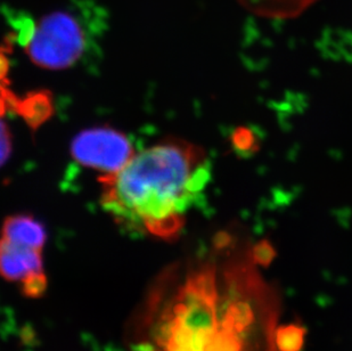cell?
Instances as JSON below:
<instances>
[{"label":"cell","mask_w":352,"mask_h":351,"mask_svg":"<svg viewBox=\"0 0 352 351\" xmlns=\"http://www.w3.org/2000/svg\"><path fill=\"white\" fill-rule=\"evenodd\" d=\"M43 272L40 250L0 239V276L7 281H22L32 273Z\"/></svg>","instance_id":"5b68a950"},{"label":"cell","mask_w":352,"mask_h":351,"mask_svg":"<svg viewBox=\"0 0 352 351\" xmlns=\"http://www.w3.org/2000/svg\"><path fill=\"white\" fill-rule=\"evenodd\" d=\"M12 43L8 40L6 46L0 47V83H7L6 76L10 70V62L7 57V52H8V43Z\"/></svg>","instance_id":"5bb4252c"},{"label":"cell","mask_w":352,"mask_h":351,"mask_svg":"<svg viewBox=\"0 0 352 351\" xmlns=\"http://www.w3.org/2000/svg\"><path fill=\"white\" fill-rule=\"evenodd\" d=\"M78 3L76 10H55L36 23L24 46L32 63L48 70H65L81 63L97 47V38L105 29L103 12L88 0Z\"/></svg>","instance_id":"7a4b0ae2"},{"label":"cell","mask_w":352,"mask_h":351,"mask_svg":"<svg viewBox=\"0 0 352 351\" xmlns=\"http://www.w3.org/2000/svg\"><path fill=\"white\" fill-rule=\"evenodd\" d=\"M12 152V135L6 123L0 120V167L3 166Z\"/></svg>","instance_id":"4fadbf2b"},{"label":"cell","mask_w":352,"mask_h":351,"mask_svg":"<svg viewBox=\"0 0 352 351\" xmlns=\"http://www.w3.org/2000/svg\"><path fill=\"white\" fill-rule=\"evenodd\" d=\"M210 177L211 166L202 147L164 140L136 153L118 173L100 177V202L126 228L175 239Z\"/></svg>","instance_id":"6da1fadb"},{"label":"cell","mask_w":352,"mask_h":351,"mask_svg":"<svg viewBox=\"0 0 352 351\" xmlns=\"http://www.w3.org/2000/svg\"><path fill=\"white\" fill-rule=\"evenodd\" d=\"M216 269L206 266L190 276L157 331L163 351H206L219 331Z\"/></svg>","instance_id":"3957f363"},{"label":"cell","mask_w":352,"mask_h":351,"mask_svg":"<svg viewBox=\"0 0 352 351\" xmlns=\"http://www.w3.org/2000/svg\"><path fill=\"white\" fill-rule=\"evenodd\" d=\"M319 0H237V3L256 17L272 20H287L299 17Z\"/></svg>","instance_id":"52a82bcc"},{"label":"cell","mask_w":352,"mask_h":351,"mask_svg":"<svg viewBox=\"0 0 352 351\" xmlns=\"http://www.w3.org/2000/svg\"><path fill=\"white\" fill-rule=\"evenodd\" d=\"M1 239L41 251L46 243L47 233L43 222L32 215H14L3 222Z\"/></svg>","instance_id":"8992f818"},{"label":"cell","mask_w":352,"mask_h":351,"mask_svg":"<svg viewBox=\"0 0 352 351\" xmlns=\"http://www.w3.org/2000/svg\"><path fill=\"white\" fill-rule=\"evenodd\" d=\"M21 339L23 340L25 345H34L36 343V332L30 326L24 328L21 332Z\"/></svg>","instance_id":"2e32d148"},{"label":"cell","mask_w":352,"mask_h":351,"mask_svg":"<svg viewBox=\"0 0 352 351\" xmlns=\"http://www.w3.org/2000/svg\"><path fill=\"white\" fill-rule=\"evenodd\" d=\"M233 235L230 232L221 231L213 239V244H214V248L218 250H225V248H230V246L233 244Z\"/></svg>","instance_id":"9a60e30c"},{"label":"cell","mask_w":352,"mask_h":351,"mask_svg":"<svg viewBox=\"0 0 352 351\" xmlns=\"http://www.w3.org/2000/svg\"><path fill=\"white\" fill-rule=\"evenodd\" d=\"M48 281L43 272L32 273L22 279V293L31 299H38L45 295Z\"/></svg>","instance_id":"8fae6325"},{"label":"cell","mask_w":352,"mask_h":351,"mask_svg":"<svg viewBox=\"0 0 352 351\" xmlns=\"http://www.w3.org/2000/svg\"><path fill=\"white\" fill-rule=\"evenodd\" d=\"M7 109H8V105H7L6 100L3 98V95L0 93V116H3L5 114Z\"/></svg>","instance_id":"e0dca14e"},{"label":"cell","mask_w":352,"mask_h":351,"mask_svg":"<svg viewBox=\"0 0 352 351\" xmlns=\"http://www.w3.org/2000/svg\"><path fill=\"white\" fill-rule=\"evenodd\" d=\"M251 259L256 265L267 267L274 262L277 255L275 248L270 240H261L251 248Z\"/></svg>","instance_id":"7c38bea8"},{"label":"cell","mask_w":352,"mask_h":351,"mask_svg":"<svg viewBox=\"0 0 352 351\" xmlns=\"http://www.w3.org/2000/svg\"><path fill=\"white\" fill-rule=\"evenodd\" d=\"M261 135L253 127H236L230 133V149L241 159H249L256 156L261 149Z\"/></svg>","instance_id":"9c48e42d"},{"label":"cell","mask_w":352,"mask_h":351,"mask_svg":"<svg viewBox=\"0 0 352 351\" xmlns=\"http://www.w3.org/2000/svg\"><path fill=\"white\" fill-rule=\"evenodd\" d=\"M306 328L300 324L283 325L276 332V345L279 351H301Z\"/></svg>","instance_id":"30bf717a"},{"label":"cell","mask_w":352,"mask_h":351,"mask_svg":"<svg viewBox=\"0 0 352 351\" xmlns=\"http://www.w3.org/2000/svg\"><path fill=\"white\" fill-rule=\"evenodd\" d=\"M53 103L48 93L29 94L23 100L17 98L14 111L23 116L32 128H37L53 114Z\"/></svg>","instance_id":"ba28073f"},{"label":"cell","mask_w":352,"mask_h":351,"mask_svg":"<svg viewBox=\"0 0 352 351\" xmlns=\"http://www.w3.org/2000/svg\"><path fill=\"white\" fill-rule=\"evenodd\" d=\"M135 154L133 142L126 134L111 127L82 130L71 144V156L79 164L104 175L118 173Z\"/></svg>","instance_id":"277c9868"}]
</instances>
